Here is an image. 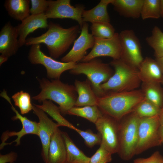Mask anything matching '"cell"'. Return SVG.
<instances>
[{
	"mask_svg": "<svg viewBox=\"0 0 163 163\" xmlns=\"http://www.w3.org/2000/svg\"><path fill=\"white\" fill-rule=\"evenodd\" d=\"M80 28L78 25L65 28L58 24L50 22L46 32L39 36L27 39L25 45L44 43L46 46L50 56L56 59L65 52L74 42Z\"/></svg>",
	"mask_w": 163,
	"mask_h": 163,
	"instance_id": "obj_1",
	"label": "cell"
},
{
	"mask_svg": "<svg viewBox=\"0 0 163 163\" xmlns=\"http://www.w3.org/2000/svg\"><path fill=\"white\" fill-rule=\"evenodd\" d=\"M144 98L141 89L109 92L98 97L97 105L103 114L119 121L132 112L136 106Z\"/></svg>",
	"mask_w": 163,
	"mask_h": 163,
	"instance_id": "obj_2",
	"label": "cell"
},
{
	"mask_svg": "<svg viewBox=\"0 0 163 163\" xmlns=\"http://www.w3.org/2000/svg\"><path fill=\"white\" fill-rule=\"evenodd\" d=\"M39 81L41 91L33 99L39 102L47 100L54 101L59 105L61 113L64 115L75 107L78 97L75 86L63 83L59 79L50 81L43 78Z\"/></svg>",
	"mask_w": 163,
	"mask_h": 163,
	"instance_id": "obj_3",
	"label": "cell"
},
{
	"mask_svg": "<svg viewBox=\"0 0 163 163\" xmlns=\"http://www.w3.org/2000/svg\"><path fill=\"white\" fill-rule=\"evenodd\" d=\"M110 65L113 67L114 73L107 82L101 85V89L105 93L130 91L140 86L142 82L138 68L120 58L113 59Z\"/></svg>",
	"mask_w": 163,
	"mask_h": 163,
	"instance_id": "obj_4",
	"label": "cell"
},
{
	"mask_svg": "<svg viewBox=\"0 0 163 163\" xmlns=\"http://www.w3.org/2000/svg\"><path fill=\"white\" fill-rule=\"evenodd\" d=\"M139 119L133 112L118 121L119 147L117 153L123 160H129L135 155Z\"/></svg>",
	"mask_w": 163,
	"mask_h": 163,
	"instance_id": "obj_5",
	"label": "cell"
},
{
	"mask_svg": "<svg viewBox=\"0 0 163 163\" xmlns=\"http://www.w3.org/2000/svg\"><path fill=\"white\" fill-rule=\"evenodd\" d=\"M70 73L74 75L82 74L86 75L91 83L94 91L99 97L106 93L101 89V85L110 78L114 70L110 65L96 58L88 62L77 63L75 68L70 70Z\"/></svg>",
	"mask_w": 163,
	"mask_h": 163,
	"instance_id": "obj_6",
	"label": "cell"
},
{
	"mask_svg": "<svg viewBox=\"0 0 163 163\" xmlns=\"http://www.w3.org/2000/svg\"><path fill=\"white\" fill-rule=\"evenodd\" d=\"M161 145L158 116L140 118L135 155Z\"/></svg>",
	"mask_w": 163,
	"mask_h": 163,
	"instance_id": "obj_7",
	"label": "cell"
},
{
	"mask_svg": "<svg viewBox=\"0 0 163 163\" xmlns=\"http://www.w3.org/2000/svg\"><path fill=\"white\" fill-rule=\"evenodd\" d=\"M28 58L32 64L43 66L46 70L47 77L54 79H59L61 75L64 72L74 68L77 63L58 61L46 56L41 50L40 44L31 45Z\"/></svg>",
	"mask_w": 163,
	"mask_h": 163,
	"instance_id": "obj_8",
	"label": "cell"
},
{
	"mask_svg": "<svg viewBox=\"0 0 163 163\" xmlns=\"http://www.w3.org/2000/svg\"><path fill=\"white\" fill-rule=\"evenodd\" d=\"M119 34L121 48L120 59L138 69L144 59L139 39L132 30H124Z\"/></svg>",
	"mask_w": 163,
	"mask_h": 163,
	"instance_id": "obj_9",
	"label": "cell"
},
{
	"mask_svg": "<svg viewBox=\"0 0 163 163\" xmlns=\"http://www.w3.org/2000/svg\"><path fill=\"white\" fill-rule=\"evenodd\" d=\"M4 98L10 104L12 110L15 113V115L12 118V120H19L21 123L22 128L18 132L8 130L3 133L1 138L2 142L0 145V150L3 149L5 146L11 145L13 142L16 143V146L19 145L21 138L26 135L32 134L37 136L39 135V123L31 120L26 117L22 116L13 105L11 99L8 95H6Z\"/></svg>",
	"mask_w": 163,
	"mask_h": 163,
	"instance_id": "obj_10",
	"label": "cell"
},
{
	"mask_svg": "<svg viewBox=\"0 0 163 163\" xmlns=\"http://www.w3.org/2000/svg\"><path fill=\"white\" fill-rule=\"evenodd\" d=\"M95 124L101 137V144L112 154L117 153L119 147L118 121L103 114Z\"/></svg>",
	"mask_w": 163,
	"mask_h": 163,
	"instance_id": "obj_11",
	"label": "cell"
},
{
	"mask_svg": "<svg viewBox=\"0 0 163 163\" xmlns=\"http://www.w3.org/2000/svg\"><path fill=\"white\" fill-rule=\"evenodd\" d=\"M85 7L82 5H72L70 0H48L45 13L48 18H68L77 21L81 28L84 22L82 15Z\"/></svg>",
	"mask_w": 163,
	"mask_h": 163,
	"instance_id": "obj_12",
	"label": "cell"
},
{
	"mask_svg": "<svg viewBox=\"0 0 163 163\" xmlns=\"http://www.w3.org/2000/svg\"><path fill=\"white\" fill-rule=\"evenodd\" d=\"M121 48L119 34L116 33L112 37L109 39L95 38V42L92 50L81 61L82 62H88L97 57L108 56L113 59H120Z\"/></svg>",
	"mask_w": 163,
	"mask_h": 163,
	"instance_id": "obj_13",
	"label": "cell"
},
{
	"mask_svg": "<svg viewBox=\"0 0 163 163\" xmlns=\"http://www.w3.org/2000/svg\"><path fill=\"white\" fill-rule=\"evenodd\" d=\"M33 113L39 120L38 136L42 144L41 155L45 163H48L49 148L51 138L56 129L59 126L50 118L44 111L33 105Z\"/></svg>",
	"mask_w": 163,
	"mask_h": 163,
	"instance_id": "obj_14",
	"label": "cell"
},
{
	"mask_svg": "<svg viewBox=\"0 0 163 163\" xmlns=\"http://www.w3.org/2000/svg\"><path fill=\"white\" fill-rule=\"evenodd\" d=\"M79 37L75 40L72 49L61 59L64 62L76 63L86 55L87 50L93 48L95 38L88 32V24L84 22Z\"/></svg>",
	"mask_w": 163,
	"mask_h": 163,
	"instance_id": "obj_15",
	"label": "cell"
},
{
	"mask_svg": "<svg viewBox=\"0 0 163 163\" xmlns=\"http://www.w3.org/2000/svg\"><path fill=\"white\" fill-rule=\"evenodd\" d=\"M17 29L11 22L6 23L0 32V53L8 58L14 55L20 47Z\"/></svg>",
	"mask_w": 163,
	"mask_h": 163,
	"instance_id": "obj_16",
	"label": "cell"
},
{
	"mask_svg": "<svg viewBox=\"0 0 163 163\" xmlns=\"http://www.w3.org/2000/svg\"><path fill=\"white\" fill-rule=\"evenodd\" d=\"M47 19L45 13L30 14L16 26L20 47L25 45L26 37L30 34L39 28H48L49 23Z\"/></svg>",
	"mask_w": 163,
	"mask_h": 163,
	"instance_id": "obj_17",
	"label": "cell"
},
{
	"mask_svg": "<svg viewBox=\"0 0 163 163\" xmlns=\"http://www.w3.org/2000/svg\"><path fill=\"white\" fill-rule=\"evenodd\" d=\"M66 158V143L62 131L58 128L51 139L49 148L48 163H65Z\"/></svg>",
	"mask_w": 163,
	"mask_h": 163,
	"instance_id": "obj_18",
	"label": "cell"
},
{
	"mask_svg": "<svg viewBox=\"0 0 163 163\" xmlns=\"http://www.w3.org/2000/svg\"><path fill=\"white\" fill-rule=\"evenodd\" d=\"M138 71L139 76L142 83L162 84V72L155 59L146 57L140 65Z\"/></svg>",
	"mask_w": 163,
	"mask_h": 163,
	"instance_id": "obj_19",
	"label": "cell"
},
{
	"mask_svg": "<svg viewBox=\"0 0 163 163\" xmlns=\"http://www.w3.org/2000/svg\"><path fill=\"white\" fill-rule=\"evenodd\" d=\"M74 84L78 94L75 107L97 105L98 97L94 91L91 83L88 79L82 81L76 79Z\"/></svg>",
	"mask_w": 163,
	"mask_h": 163,
	"instance_id": "obj_20",
	"label": "cell"
},
{
	"mask_svg": "<svg viewBox=\"0 0 163 163\" xmlns=\"http://www.w3.org/2000/svg\"><path fill=\"white\" fill-rule=\"evenodd\" d=\"M144 0H113L115 11L125 17L138 18L141 17Z\"/></svg>",
	"mask_w": 163,
	"mask_h": 163,
	"instance_id": "obj_21",
	"label": "cell"
},
{
	"mask_svg": "<svg viewBox=\"0 0 163 163\" xmlns=\"http://www.w3.org/2000/svg\"><path fill=\"white\" fill-rule=\"evenodd\" d=\"M113 0H101L92 9L83 11L82 17L84 22L92 24L99 22H110V18L107 11L108 5Z\"/></svg>",
	"mask_w": 163,
	"mask_h": 163,
	"instance_id": "obj_22",
	"label": "cell"
},
{
	"mask_svg": "<svg viewBox=\"0 0 163 163\" xmlns=\"http://www.w3.org/2000/svg\"><path fill=\"white\" fill-rule=\"evenodd\" d=\"M29 0H6L4 6L9 15L21 21L30 15Z\"/></svg>",
	"mask_w": 163,
	"mask_h": 163,
	"instance_id": "obj_23",
	"label": "cell"
},
{
	"mask_svg": "<svg viewBox=\"0 0 163 163\" xmlns=\"http://www.w3.org/2000/svg\"><path fill=\"white\" fill-rule=\"evenodd\" d=\"M67 150L65 163H88L90 158L86 156L75 145L68 133L62 131Z\"/></svg>",
	"mask_w": 163,
	"mask_h": 163,
	"instance_id": "obj_24",
	"label": "cell"
},
{
	"mask_svg": "<svg viewBox=\"0 0 163 163\" xmlns=\"http://www.w3.org/2000/svg\"><path fill=\"white\" fill-rule=\"evenodd\" d=\"M141 86L145 98L161 108L163 105V88L161 84L142 83Z\"/></svg>",
	"mask_w": 163,
	"mask_h": 163,
	"instance_id": "obj_25",
	"label": "cell"
},
{
	"mask_svg": "<svg viewBox=\"0 0 163 163\" xmlns=\"http://www.w3.org/2000/svg\"><path fill=\"white\" fill-rule=\"evenodd\" d=\"M37 107L41 109L51 116L55 120L59 126H63L75 130L76 127L61 115L59 107L50 100H45L42 102V105L34 104Z\"/></svg>",
	"mask_w": 163,
	"mask_h": 163,
	"instance_id": "obj_26",
	"label": "cell"
},
{
	"mask_svg": "<svg viewBox=\"0 0 163 163\" xmlns=\"http://www.w3.org/2000/svg\"><path fill=\"white\" fill-rule=\"evenodd\" d=\"M68 114L83 117L94 124L103 114L96 105L74 107L69 111Z\"/></svg>",
	"mask_w": 163,
	"mask_h": 163,
	"instance_id": "obj_27",
	"label": "cell"
},
{
	"mask_svg": "<svg viewBox=\"0 0 163 163\" xmlns=\"http://www.w3.org/2000/svg\"><path fill=\"white\" fill-rule=\"evenodd\" d=\"M145 40L154 50L156 58L163 57V32L158 27L154 26L152 34L146 37Z\"/></svg>",
	"mask_w": 163,
	"mask_h": 163,
	"instance_id": "obj_28",
	"label": "cell"
},
{
	"mask_svg": "<svg viewBox=\"0 0 163 163\" xmlns=\"http://www.w3.org/2000/svg\"><path fill=\"white\" fill-rule=\"evenodd\" d=\"M161 109L145 98L135 107L133 112L140 118L158 116Z\"/></svg>",
	"mask_w": 163,
	"mask_h": 163,
	"instance_id": "obj_29",
	"label": "cell"
},
{
	"mask_svg": "<svg viewBox=\"0 0 163 163\" xmlns=\"http://www.w3.org/2000/svg\"><path fill=\"white\" fill-rule=\"evenodd\" d=\"M91 34L94 38L109 39L116 33L110 22H99L92 24L91 26Z\"/></svg>",
	"mask_w": 163,
	"mask_h": 163,
	"instance_id": "obj_30",
	"label": "cell"
},
{
	"mask_svg": "<svg viewBox=\"0 0 163 163\" xmlns=\"http://www.w3.org/2000/svg\"><path fill=\"white\" fill-rule=\"evenodd\" d=\"M160 0H144L141 14L142 20L158 19L160 17Z\"/></svg>",
	"mask_w": 163,
	"mask_h": 163,
	"instance_id": "obj_31",
	"label": "cell"
},
{
	"mask_svg": "<svg viewBox=\"0 0 163 163\" xmlns=\"http://www.w3.org/2000/svg\"><path fill=\"white\" fill-rule=\"evenodd\" d=\"M12 98L15 105L19 107L22 114H27L32 110L33 105L28 93L21 91L14 94Z\"/></svg>",
	"mask_w": 163,
	"mask_h": 163,
	"instance_id": "obj_32",
	"label": "cell"
},
{
	"mask_svg": "<svg viewBox=\"0 0 163 163\" xmlns=\"http://www.w3.org/2000/svg\"><path fill=\"white\" fill-rule=\"evenodd\" d=\"M77 132L84 139L86 145L90 148H92L94 145L100 144L101 142V137L98 133L95 134L90 130L83 131L76 128Z\"/></svg>",
	"mask_w": 163,
	"mask_h": 163,
	"instance_id": "obj_33",
	"label": "cell"
},
{
	"mask_svg": "<svg viewBox=\"0 0 163 163\" xmlns=\"http://www.w3.org/2000/svg\"><path fill=\"white\" fill-rule=\"evenodd\" d=\"M91 157L88 163H108L111 161L112 154L102 144Z\"/></svg>",
	"mask_w": 163,
	"mask_h": 163,
	"instance_id": "obj_34",
	"label": "cell"
},
{
	"mask_svg": "<svg viewBox=\"0 0 163 163\" xmlns=\"http://www.w3.org/2000/svg\"><path fill=\"white\" fill-rule=\"evenodd\" d=\"M31 8L30 9L31 15L45 13L48 6V0H30Z\"/></svg>",
	"mask_w": 163,
	"mask_h": 163,
	"instance_id": "obj_35",
	"label": "cell"
},
{
	"mask_svg": "<svg viewBox=\"0 0 163 163\" xmlns=\"http://www.w3.org/2000/svg\"><path fill=\"white\" fill-rule=\"evenodd\" d=\"M133 163H163V156L157 151L148 158H138L134 159Z\"/></svg>",
	"mask_w": 163,
	"mask_h": 163,
	"instance_id": "obj_36",
	"label": "cell"
},
{
	"mask_svg": "<svg viewBox=\"0 0 163 163\" xmlns=\"http://www.w3.org/2000/svg\"><path fill=\"white\" fill-rule=\"evenodd\" d=\"M17 157V154L14 152L5 155L0 154V163H14L16 160Z\"/></svg>",
	"mask_w": 163,
	"mask_h": 163,
	"instance_id": "obj_37",
	"label": "cell"
},
{
	"mask_svg": "<svg viewBox=\"0 0 163 163\" xmlns=\"http://www.w3.org/2000/svg\"><path fill=\"white\" fill-rule=\"evenodd\" d=\"M158 118L160 133L162 145L163 146V105L161 109Z\"/></svg>",
	"mask_w": 163,
	"mask_h": 163,
	"instance_id": "obj_38",
	"label": "cell"
},
{
	"mask_svg": "<svg viewBox=\"0 0 163 163\" xmlns=\"http://www.w3.org/2000/svg\"><path fill=\"white\" fill-rule=\"evenodd\" d=\"M155 60L158 63L162 72V81L161 84H163V57L158 58H156Z\"/></svg>",
	"mask_w": 163,
	"mask_h": 163,
	"instance_id": "obj_39",
	"label": "cell"
},
{
	"mask_svg": "<svg viewBox=\"0 0 163 163\" xmlns=\"http://www.w3.org/2000/svg\"><path fill=\"white\" fill-rule=\"evenodd\" d=\"M160 17L163 18V0H160Z\"/></svg>",
	"mask_w": 163,
	"mask_h": 163,
	"instance_id": "obj_40",
	"label": "cell"
},
{
	"mask_svg": "<svg viewBox=\"0 0 163 163\" xmlns=\"http://www.w3.org/2000/svg\"><path fill=\"white\" fill-rule=\"evenodd\" d=\"M8 58L1 55L0 56V66H1L2 63L6 62L8 59Z\"/></svg>",
	"mask_w": 163,
	"mask_h": 163,
	"instance_id": "obj_41",
	"label": "cell"
},
{
	"mask_svg": "<svg viewBox=\"0 0 163 163\" xmlns=\"http://www.w3.org/2000/svg\"></svg>",
	"mask_w": 163,
	"mask_h": 163,
	"instance_id": "obj_42",
	"label": "cell"
}]
</instances>
